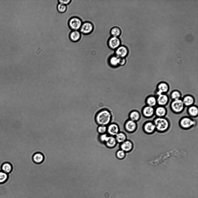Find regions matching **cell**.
Wrapping results in <instances>:
<instances>
[{
  "label": "cell",
  "mask_w": 198,
  "mask_h": 198,
  "mask_svg": "<svg viewBox=\"0 0 198 198\" xmlns=\"http://www.w3.org/2000/svg\"><path fill=\"white\" fill-rule=\"evenodd\" d=\"M119 132V127L115 123H110L107 126V133L109 136L115 137Z\"/></svg>",
  "instance_id": "9c48e42d"
},
{
  "label": "cell",
  "mask_w": 198,
  "mask_h": 198,
  "mask_svg": "<svg viewBox=\"0 0 198 198\" xmlns=\"http://www.w3.org/2000/svg\"><path fill=\"white\" fill-rule=\"evenodd\" d=\"M81 34L79 30H72L70 33L69 38L73 42H77L80 39Z\"/></svg>",
  "instance_id": "e0dca14e"
},
{
  "label": "cell",
  "mask_w": 198,
  "mask_h": 198,
  "mask_svg": "<svg viewBox=\"0 0 198 198\" xmlns=\"http://www.w3.org/2000/svg\"><path fill=\"white\" fill-rule=\"evenodd\" d=\"M129 50L128 48L124 45L120 46L115 50V55L119 58H125L128 56Z\"/></svg>",
  "instance_id": "30bf717a"
},
{
  "label": "cell",
  "mask_w": 198,
  "mask_h": 198,
  "mask_svg": "<svg viewBox=\"0 0 198 198\" xmlns=\"http://www.w3.org/2000/svg\"><path fill=\"white\" fill-rule=\"evenodd\" d=\"M166 113V109L164 106H159L155 109V114L158 117H164Z\"/></svg>",
  "instance_id": "44dd1931"
},
{
  "label": "cell",
  "mask_w": 198,
  "mask_h": 198,
  "mask_svg": "<svg viewBox=\"0 0 198 198\" xmlns=\"http://www.w3.org/2000/svg\"><path fill=\"white\" fill-rule=\"evenodd\" d=\"M169 89V87L167 83L164 82H161L157 86L156 95L157 96L161 94H165L168 92Z\"/></svg>",
  "instance_id": "8fae6325"
},
{
  "label": "cell",
  "mask_w": 198,
  "mask_h": 198,
  "mask_svg": "<svg viewBox=\"0 0 198 198\" xmlns=\"http://www.w3.org/2000/svg\"><path fill=\"white\" fill-rule=\"evenodd\" d=\"M117 143L115 137L109 135L108 139L104 144L107 147L112 148L116 146Z\"/></svg>",
  "instance_id": "ac0fdd59"
},
{
  "label": "cell",
  "mask_w": 198,
  "mask_h": 198,
  "mask_svg": "<svg viewBox=\"0 0 198 198\" xmlns=\"http://www.w3.org/2000/svg\"><path fill=\"white\" fill-rule=\"evenodd\" d=\"M126 153L122 150L119 149L117 150L116 152V157L119 159H122L125 158L126 156Z\"/></svg>",
  "instance_id": "f1b7e54d"
},
{
  "label": "cell",
  "mask_w": 198,
  "mask_h": 198,
  "mask_svg": "<svg viewBox=\"0 0 198 198\" xmlns=\"http://www.w3.org/2000/svg\"><path fill=\"white\" fill-rule=\"evenodd\" d=\"M121 41L119 37H111L108 40L107 44L110 49L115 50L120 46Z\"/></svg>",
  "instance_id": "ba28073f"
},
{
  "label": "cell",
  "mask_w": 198,
  "mask_h": 198,
  "mask_svg": "<svg viewBox=\"0 0 198 198\" xmlns=\"http://www.w3.org/2000/svg\"><path fill=\"white\" fill-rule=\"evenodd\" d=\"M188 112L190 116L192 117H197L198 114V108L197 106L192 105L188 107Z\"/></svg>",
  "instance_id": "cb8c5ba5"
},
{
  "label": "cell",
  "mask_w": 198,
  "mask_h": 198,
  "mask_svg": "<svg viewBox=\"0 0 198 198\" xmlns=\"http://www.w3.org/2000/svg\"><path fill=\"white\" fill-rule=\"evenodd\" d=\"M182 100L185 106L188 107L192 105L195 102L193 97L190 95L184 96Z\"/></svg>",
  "instance_id": "d6986e66"
},
{
  "label": "cell",
  "mask_w": 198,
  "mask_h": 198,
  "mask_svg": "<svg viewBox=\"0 0 198 198\" xmlns=\"http://www.w3.org/2000/svg\"><path fill=\"white\" fill-rule=\"evenodd\" d=\"M71 0H58V1L59 3L67 6L70 3Z\"/></svg>",
  "instance_id": "e575fe53"
},
{
  "label": "cell",
  "mask_w": 198,
  "mask_h": 198,
  "mask_svg": "<svg viewBox=\"0 0 198 198\" xmlns=\"http://www.w3.org/2000/svg\"><path fill=\"white\" fill-rule=\"evenodd\" d=\"M157 96V103L159 106H164L168 103L169 98L167 95L165 94H163Z\"/></svg>",
  "instance_id": "5bb4252c"
},
{
  "label": "cell",
  "mask_w": 198,
  "mask_h": 198,
  "mask_svg": "<svg viewBox=\"0 0 198 198\" xmlns=\"http://www.w3.org/2000/svg\"><path fill=\"white\" fill-rule=\"evenodd\" d=\"M1 169L2 171L8 174L11 171L12 166L10 163L5 162L2 165Z\"/></svg>",
  "instance_id": "4316f807"
},
{
  "label": "cell",
  "mask_w": 198,
  "mask_h": 198,
  "mask_svg": "<svg viewBox=\"0 0 198 198\" xmlns=\"http://www.w3.org/2000/svg\"><path fill=\"white\" fill-rule=\"evenodd\" d=\"M98 133L99 134L107 133V126L103 125H99L97 128Z\"/></svg>",
  "instance_id": "f546056e"
},
{
  "label": "cell",
  "mask_w": 198,
  "mask_h": 198,
  "mask_svg": "<svg viewBox=\"0 0 198 198\" xmlns=\"http://www.w3.org/2000/svg\"><path fill=\"white\" fill-rule=\"evenodd\" d=\"M146 102L147 105L154 107L157 104V97L153 95L149 96L146 99Z\"/></svg>",
  "instance_id": "7402d4cb"
},
{
  "label": "cell",
  "mask_w": 198,
  "mask_h": 198,
  "mask_svg": "<svg viewBox=\"0 0 198 198\" xmlns=\"http://www.w3.org/2000/svg\"><path fill=\"white\" fill-rule=\"evenodd\" d=\"M94 28L92 23L89 21H86L83 23L79 31L82 34L88 35L93 31Z\"/></svg>",
  "instance_id": "8992f818"
},
{
  "label": "cell",
  "mask_w": 198,
  "mask_h": 198,
  "mask_svg": "<svg viewBox=\"0 0 198 198\" xmlns=\"http://www.w3.org/2000/svg\"><path fill=\"white\" fill-rule=\"evenodd\" d=\"M115 137L117 143L121 144L127 140V136L124 132H119L115 136Z\"/></svg>",
  "instance_id": "603a6c76"
},
{
  "label": "cell",
  "mask_w": 198,
  "mask_h": 198,
  "mask_svg": "<svg viewBox=\"0 0 198 198\" xmlns=\"http://www.w3.org/2000/svg\"><path fill=\"white\" fill-rule=\"evenodd\" d=\"M140 114L139 112L136 110L131 111L128 115V119L137 122L140 118Z\"/></svg>",
  "instance_id": "ffe728a7"
},
{
  "label": "cell",
  "mask_w": 198,
  "mask_h": 198,
  "mask_svg": "<svg viewBox=\"0 0 198 198\" xmlns=\"http://www.w3.org/2000/svg\"><path fill=\"white\" fill-rule=\"evenodd\" d=\"M121 30L117 26L112 28L110 30V33L112 37H119L121 35Z\"/></svg>",
  "instance_id": "484cf974"
},
{
  "label": "cell",
  "mask_w": 198,
  "mask_h": 198,
  "mask_svg": "<svg viewBox=\"0 0 198 198\" xmlns=\"http://www.w3.org/2000/svg\"><path fill=\"white\" fill-rule=\"evenodd\" d=\"M126 60L125 58H119V65L123 66L126 63Z\"/></svg>",
  "instance_id": "836d02e7"
},
{
  "label": "cell",
  "mask_w": 198,
  "mask_h": 198,
  "mask_svg": "<svg viewBox=\"0 0 198 198\" xmlns=\"http://www.w3.org/2000/svg\"><path fill=\"white\" fill-rule=\"evenodd\" d=\"M119 59V58L115 55L111 56L108 61L110 65L112 67H116L118 66Z\"/></svg>",
  "instance_id": "d4e9b609"
},
{
  "label": "cell",
  "mask_w": 198,
  "mask_h": 198,
  "mask_svg": "<svg viewBox=\"0 0 198 198\" xmlns=\"http://www.w3.org/2000/svg\"><path fill=\"white\" fill-rule=\"evenodd\" d=\"M32 159L33 162L36 164H40L43 162L45 157L42 153L37 152L35 153L32 156Z\"/></svg>",
  "instance_id": "2e32d148"
},
{
  "label": "cell",
  "mask_w": 198,
  "mask_h": 198,
  "mask_svg": "<svg viewBox=\"0 0 198 198\" xmlns=\"http://www.w3.org/2000/svg\"><path fill=\"white\" fill-rule=\"evenodd\" d=\"M152 122L155 126L156 130L159 132H166L170 126L169 121L164 117H157Z\"/></svg>",
  "instance_id": "7a4b0ae2"
},
{
  "label": "cell",
  "mask_w": 198,
  "mask_h": 198,
  "mask_svg": "<svg viewBox=\"0 0 198 198\" xmlns=\"http://www.w3.org/2000/svg\"><path fill=\"white\" fill-rule=\"evenodd\" d=\"M94 117L95 122L98 125L107 126L111 122L112 115L109 110L103 109L97 112Z\"/></svg>",
  "instance_id": "6da1fadb"
},
{
  "label": "cell",
  "mask_w": 198,
  "mask_h": 198,
  "mask_svg": "<svg viewBox=\"0 0 198 198\" xmlns=\"http://www.w3.org/2000/svg\"><path fill=\"white\" fill-rule=\"evenodd\" d=\"M109 136L107 133L102 134H99L98 136L99 141L101 143L104 144L108 139Z\"/></svg>",
  "instance_id": "4dcf8cb0"
},
{
  "label": "cell",
  "mask_w": 198,
  "mask_h": 198,
  "mask_svg": "<svg viewBox=\"0 0 198 198\" xmlns=\"http://www.w3.org/2000/svg\"><path fill=\"white\" fill-rule=\"evenodd\" d=\"M83 23L81 19L79 17L73 16L68 21V25L72 30H79Z\"/></svg>",
  "instance_id": "3957f363"
},
{
  "label": "cell",
  "mask_w": 198,
  "mask_h": 198,
  "mask_svg": "<svg viewBox=\"0 0 198 198\" xmlns=\"http://www.w3.org/2000/svg\"><path fill=\"white\" fill-rule=\"evenodd\" d=\"M143 130L146 133L150 134L154 132L156 128L153 122L148 121L145 122L143 124Z\"/></svg>",
  "instance_id": "4fadbf2b"
},
{
  "label": "cell",
  "mask_w": 198,
  "mask_h": 198,
  "mask_svg": "<svg viewBox=\"0 0 198 198\" xmlns=\"http://www.w3.org/2000/svg\"><path fill=\"white\" fill-rule=\"evenodd\" d=\"M155 111L154 107L146 105L143 108L142 112L144 117L149 118L152 117L154 115Z\"/></svg>",
  "instance_id": "9a60e30c"
},
{
  "label": "cell",
  "mask_w": 198,
  "mask_h": 198,
  "mask_svg": "<svg viewBox=\"0 0 198 198\" xmlns=\"http://www.w3.org/2000/svg\"><path fill=\"white\" fill-rule=\"evenodd\" d=\"M57 9L58 11L60 13L65 12L67 9L66 5L59 3L57 6Z\"/></svg>",
  "instance_id": "d6a6232c"
},
{
  "label": "cell",
  "mask_w": 198,
  "mask_h": 198,
  "mask_svg": "<svg viewBox=\"0 0 198 198\" xmlns=\"http://www.w3.org/2000/svg\"><path fill=\"white\" fill-rule=\"evenodd\" d=\"M120 149L126 153L131 151L133 148V143L130 140L127 139L122 143L120 144Z\"/></svg>",
  "instance_id": "7c38bea8"
},
{
  "label": "cell",
  "mask_w": 198,
  "mask_h": 198,
  "mask_svg": "<svg viewBox=\"0 0 198 198\" xmlns=\"http://www.w3.org/2000/svg\"><path fill=\"white\" fill-rule=\"evenodd\" d=\"M184 107L182 100L181 99L173 100L170 104V108L172 111L177 114L183 111Z\"/></svg>",
  "instance_id": "277c9868"
},
{
  "label": "cell",
  "mask_w": 198,
  "mask_h": 198,
  "mask_svg": "<svg viewBox=\"0 0 198 198\" xmlns=\"http://www.w3.org/2000/svg\"><path fill=\"white\" fill-rule=\"evenodd\" d=\"M170 96L172 100H177L181 99V94L179 91L175 90L171 92Z\"/></svg>",
  "instance_id": "83f0119b"
},
{
  "label": "cell",
  "mask_w": 198,
  "mask_h": 198,
  "mask_svg": "<svg viewBox=\"0 0 198 198\" xmlns=\"http://www.w3.org/2000/svg\"><path fill=\"white\" fill-rule=\"evenodd\" d=\"M124 128L126 132L129 133H133L137 130V123L136 122L128 119L125 122Z\"/></svg>",
  "instance_id": "52a82bcc"
},
{
  "label": "cell",
  "mask_w": 198,
  "mask_h": 198,
  "mask_svg": "<svg viewBox=\"0 0 198 198\" xmlns=\"http://www.w3.org/2000/svg\"><path fill=\"white\" fill-rule=\"evenodd\" d=\"M8 178V174L5 172L0 171V184L5 182Z\"/></svg>",
  "instance_id": "1f68e13d"
},
{
  "label": "cell",
  "mask_w": 198,
  "mask_h": 198,
  "mask_svg": "<svg viewBox=\"0 0 198 198\" xmlns=\"http://www.w3.org/2000/svg\"><path fill=\"white\" fill-rule=\"evenodd\" d=\"M179 124L182 128L188 129L195 125L196 122L190 117H185L181 119Z\"/></svg>",
  "instance_id": "5b68a950"
}]
</instances>
